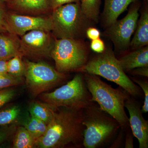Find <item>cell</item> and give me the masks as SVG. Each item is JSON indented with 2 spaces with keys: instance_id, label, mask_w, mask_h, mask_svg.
Segmentation results:
<instances>
[{
  "instance_id": "cell-1",
  "label": "cell",
  "mask_w": 148,
  "mask_h": 148,
  "mask_svg": "<svg viewBox=\"0 0 148 148\" xmlns=\"http://www.w3.org/2000/svg\"><path fill=\"white\" fill-rule=\"evenodd\" d=\"M83 110L60 107L53 109L52 119L46 132L36 140V147L81 148L84 126Z\"/></svg>"
},
{
  "instance_id": "cell-2",
  "label": "cell",
  "mask_w": 148,
  "mask_h": 148,
  "mask_svg": "<svg viewBox=\"0 0 148 148\" xmlns=\"http://www.w3.org/2000/svg\"><path fill=\"white\" fill-rule=\"evenodd\" d=\"M83 74L92 102L98 103L103 111L117 121L124 132L131 129L129 118L125 110V102L130 95L129 93L120 86L118 88H113L98 76Z\"/></svg>"
},
{
  "instance_id": "cell-3",
  "label": "cell",
  "mask_w": 148,
  "mask_h": 148,
  "mask_svg": "<svg viewBox=\"0 0 148 148\" xmlns=\"http://www.w3.org/2000/svg\"><path fill=\"white\" fill-rule=\"evenodd\" d=\"M82 113L83 147H105L114 139L120 129V125L118 121L95 102L83 110Z\"/></svg>"
},
{
  "instance_id": "cell-4",
  "label": "cell",
  "mask_w": 148,
  "mask_h": 148,
  "mask_svg": "<svg viewBox=\"0 0 148 148\" xmlns=\"http://www.w3.org/2000/svg\"><path fill=\"white\" fill-rule=\"evenodd\" d=\"M77 72L103 77L118 85L132 97L142 95L141 88L126 75L111 49H106L103 53L88 61Z\"/></svg>"
},
{
  "instance_id": "cell-5",
  "label": "cell",
  "mask_w": 148,
  "mask_h": 148,
  "mask_svg": "<svg viewBox=\"0 0 148 148\" xmlns=\"http://www.w3.org/2000/svg\"><path fill=\"white\" fill-rule=\"evenodd\" d=\"M38 96L44 103L53 109L64 107L83 110L94 103L81 73L54 91L43 92Z\"/></svg>"
},
{
  "instance_id": "cell-6",
  "label": "cell",
  "mask_w": 148,
  "mask_h": 148,
  "mask_svg": "<svg viewBox=\"0 0 148 148\" xmlns=\"http://www.w3.org/2000/svg\"><path fill=\"white\" fill-rule=\"evenodd\" d=\"M50 16L52 34L56 39H79L86 34L91 21L83 12L80 3L60 6L52 10Z\"/></svg>"
},
{
  "instance_id": "cell-7",
  "label": "cell",
  "mask_w": 148,
  "mask_h": 148,
  "mask_svg": "<svg viewBox=\"0 0 148 148\" xmlns=\"http://www.w3.org/2000/svg\"><path fill=\"white\" fill-rule=\"evenodd\" d=\"M88 50L79 39L55 38L51 53L56 69L60 73L77 71L86 64Z\"/></svg>"
},
{
  "instance_id": "cell-8",
  "label": "cell",
  "mask_w": 148,
  "mask_h": 148,
  "mask_svg": "<svg viewBox=\"0 0 148 148\" xmlns=\"http://www.w3.org/2000/svg\"><path fill=\"white\" fill-rule=\"evenodd\" d=\"M25 83L33 97L52 89L64 82L66 76L44 62L24 60Z\"/></svg>"
},
{
  "instance_id": "cell-9",
  "label": "cell",
  "mask_w": 148,
  "mask_h": 148,
  "mask_svg": "<svg viewBox=\"0 0 148 148\" xmlns=\"http://www.w3.org/2000/svg\"><path fill=\"white\" fill-rule=\"evenodd\" d=\"M55 40L51 32L42 30L30 31L20 38V55L33 60L51 58Z\"/></svg>"
},
{
  "instance_id": "cell-10",
  "label": "cell",
  "mask_w": 148,
  "mask_h": 148,
  "mask_svg": "<svg viewBox=\"0 0 148 148\" xmlns=\"http://www.w3.org/2000/svg\"><path fill=\"white\" fill-rule=\"evenodd\" d=\"M140 5L135 4L121 20L109 27L105 34L113 42L116 50L124 51L129 47L130 39L138 24Z\"/></svg>"
},
{
  "instance_id": "cell-11",
  "label": "cell",
  "mask_w": 148,
  "mask_h": 148,
  "mask_svg": "<svg viewBox=\"0 0 148 148\" xmlns=\"http://www.w3.org/2000/svg\"><path fill=\"white\" fill-rule=\"evenodd\" d=\"M5 20L8 32L21 37L34 30L51 32L52 23L50 15L32 16L12 12H6Z\"/></svg>"
},
{
  "instance_id": "cell-12",
  "label": "cell",
  "mask_w": 148,
  "mask_h": 148,
  "mask_svg": "<svg viewBox=\"0 0 148 148\" xmlns=\"http://www.w3.org/2000/svg\"><path fill=\"white\" fill-rule=\"evenodd\" d=\"M129 112V122L133 135L138 139L139 148H148V121L143 115L140 103L130 95L125 102Z\"/></svg>"
},
{
  "instance_id": "cell-13",
  "label": "cell",
  "mask_w": 148,
  "mask_h": 148,
  "mask_svg": "<svg viewBox=\"0 0 148 148\" xmlns=\"http://www.w3.org/2000/svg\"><path fill=\"white\" fill-rule=\"evenodd\" d=\"M9 4L14 13L29 16H47L52 10L49 0H12Z\"/></svg>"
},
{
  "instance_id": "cell-14",
  "label": "cell",
  "mask_w": 148,
  "mask_h": 148,
  "mask_svg": "<svg viewBox=\"0 0 148 148\" xmlns=\"http://www.w3.org/2000/svg\"><path fill=\"white\" fill-rule=\"evenodd\" d=\"M118 59L125 73L139 67L148 66V46L133 50Z\"/></svg>"
},
{
  "instance_id": "cell-15",
  "label": "cell",
  "mask_w": 148,
  "mask_h": 148,
  "mask_svg": "<svg viewBox=\"0 0 148 148\" xmlns=\"http://www.w3.org/2000/svg\"><path fill=\"white\" fill-rule=\"evenodd\" d=\"M137 0H105L103 15L105 24L110 27L117 21L131 3Z\"/></svg>"
},
{
  "instance_id": "cell-16",
  "label": "cell",
  "mask_w": 148,
  "mask_h": 148,
  "mask_svg": "<svg viewBox=\"0 0 148 148\" xmlns=\"http://www.w3.org/2000/svg\"><path fill=\"white\" fill-rule=\"evenodd\" d=\"M20 38L17 35L7 32L0 33V60H9L20 55Z\"/></svg>"
},
{
  "instance_id": "cell-17",
  "label": "cell",
  "mask_w": 148,
  "mask_h": 148,
  "mask_svg": "<svg viewBox=\"0 0 148 148\" xmlns=\"http://www.w3.org/2000/svg\"><path fill=\"white\" fill-rule=\"evenodd\" d=\"M136 32L129 47L132 50L147 46L148 44V11L146 9L142 12L138 21Z\"/></svg>"
},
{
  "instance_id": "cell-18",
  "label": "cell",
  "mask_w": 148,
  "mask_h": 148,
  "mask_svg": "<svg viewBox=\"0 0 148 148\" xmlns=\"http://www.w3.org/2000/svg\"><path fill=\"white\" fill-rule=\"evenodd\" d=\"M13 148H33L36 147V140L23 126H18L14 133Z\"/></svg>"
},
{
  "instance_id": "cell-19",
  "label": "cell",
  "mask_w": 148,
  "mask_h": 148,
  "mask_svg": "<svg viewBox=\"0 0 148 148\" xmlns=\"http://www.w3.org/2000/svg\"><path fill=\"white\" fill-rule=\"evenodd\" d=\"M53 109L47 104L38 101L30 104L29 112L30 115L48 125L52 119Z\"/></svg>"
},
{
  "instance_id": "cell-20",
  "label": "cell",
  "mask_w": 148,
  "mask_h": 148,
  "mask_svg": "<svg viewBox=\"0 0 148 148\" xmlns=\"http://www.w3.org/2000/svg\"><path fill=\"white\" fill-rule=\"evenodd\" d=\"M21 124L31 133L36 140L44 135L48 125L31 115L23 121Z\"/></svg>"
},
{
  "instance_id": "cell-21",
  "label": "cell",
  "mask_w": 148,
  "mask_h": 148,
  "mask_svg": "<svg viewBox=\"0 0 148 148\" xmlns=\"http://www.w3.org/2000/svg\"><path fill=\"white\" fill-rule=\"evenodd\" d=\"M20 114V107L16 105L0 109V126L16 123Z\"/></svg>"
},
{
  "instance_id": "cell-22",
  "label": "cell",
  "mask_w": 148,
  "mask_h": 148,
  "mask_svg": "<svg viewBox=\"0 0 148 148\" xmlns=\"http://www.w3.org/2000/svg\"><path fill=\"white\" fill-rule=\"evenodd\" d=\"M83 12L90 21L98 22L101 0H80Z\"/></svg>"
},
{
  "instance_id": "cell-23",
  "label": "cell",
  "mask_w": 148,
  "mask_h": 148,
  "mask_svg": "<svg viewBox=\"0 0 148 148\" xmlns=\"http://www.w3.org/2000/svg\"><path fill=\"white\" fill-rule=\"evenodd\" d=\"M23 57L17 55L9 59L8 61V73L14 76L23 77L25 72V64Z\"/></svg>"
},
{
  "instance_id": "cell-24",
  "label": "cell",
  "mask_w": 148,
  "mask_h": 148,
  "mask_svg": "<svg viewBox=\"0 0 148 148\" xmlns=\"http://www.w3.org/2000/svg\"><path fill=\"white\" fill-rule=\"evenodd\" d=\"M23 77L14 76L9 73L0 74V90L24 84Z\"/></svg>"
},
{
  "instance_id": "cell-25",
  "label": "cell",
  "mask_w": 148,
  "mask_h": 148,
  "mask_svg": "<svg viewBox=\"0 0 148 148\" xmlns=\"http://www.w3.org/2000/svg\"><path fill=\"white\" fill-rule=\"evenodd\" d=\"M131 80L133 82L136 83L139 86L142 91L144 93L145 101L144 105L142 107L141 110L143 113H147L148 112V82L147 81L136 78H131Z\"/></svg>"
},
{
  "instance_id": "cell-26",
  "label": "cell",
  "mask_w": 148,
  "mask_h": 148,
  "mask_svg": "<svg viewBox=\"0 0 148 148\" xmlns=\"http://www.w3.org/2000/svg\"><path fill=\"white\" fill-rule=\"evenodd\" d=\"M16 94V90L13 88H8L0 90V109L13 100Z\"/></svg>"
},
{
  "instance_id": "cell-27",
  "label": "cell",
  "mask_w": 148,
  "mask_h": 148,
  "mask_svg": "<svg viewBox=\"0 0 148 148\" xmlns=\"http://www.w3.org/2000/svg\"><path fill=\"white\" fill-rule=\"evenodd\" d=\"M17 127L16 123L6 126H0V145L8 140L14 134Z\"/></svg>"
},
{
  "instance_id": "cell-28",
  "label": "cell",
  "mask_w": 148,
  "mask_h": 148,
  "mask_svg": "<svg viewBox=\"0 0 148 148\" xmlns=\"http://www.w3.org/2000/svg\"><path fill=\"white\" fill-rule=\"evenodd\" d=\"M90 46L93 51L98 53H103L106 49L105 43L100 38L92 40Z\"/></svg>"
},
{
  "instance_id": "cell-29",
  "label": "cell",
  "mask_w": 148,
  "mask_h": 148,
  "mask_svg": "<svg viewBox=\"0 0 148 148\" xmlns=\"http://www.w3.org/2000/svg\"><path fill=\"white\" fill-rule=\"evenodd\" d=\"M52 10L60 6L70 3H80V0H49Z\"/></svg>"
},
{
  "instance_id": "cell-30",
  "label": "cell",
  "mask_w": 148,
  "mask_h": 148,
  "mask_svg": "<svg viewBox=\"0 0 148 148\" xmlns=\"http://www.w3.org/2000/svg\"><path fill=\"white\" fill-rule=\"evenodd\" d=\"M6 12L3 7L0 6V33L8 32L5 20Z\"/></svg>"
},
{
  "instance_id": "cell-31",
  "label": "cell",
  "mask_w": 148,
  "mask_h": 148,
  "mask_svg": "<svg viewBox=\"0 0 148 148\" xmlns=\"http://www.w3.org/2000/svg\"><path fill=\"white\" fill-rule=\"evenodd\" d=\"M86 34L88 39L92 40L100 38L101 34L98 29L90 27L88 28L86 31Z\"/></svg>"
},
{
  "instance_id": "cell-32",
  "label": "cell",
  "mask_w": 148,
  "mask_h": 148,
  "mask_svg": "<svg viewBox=\"0 0 148 148\" xmlns=\"http://www.w3.org/2000/svg\"><path fill=\"white\" fill-rule=\"evenodd\" d=\"M131 73L133 75L140 76L148 77V66L139 67L133 69L130 71Z\"/></svg>"
},
{
  "instance_id": "cell-33",
  "label": "cell",
  "mask_w": 148,
  "mask_h": 148,
  "mask_svg": "<svg viewBox=\"0 0 148 148\" xmlns=\"http://www.w3.org/2000/svg\"><path fill=\"white\" fill-rule=\"evenodd\" d=\"M125 148L134 147L133 146V135L131 130H129L125 131Z\"/></svg>"
},
{
  "instance_id": "cell-34",
  "label": "cell",
  "mask_w": 148,
  "mask_h": 148,
  "mask_svg": "<svg viewBox=\"0 0 148 148\" xmlns=\"http://www.w3.org/2000/svg\"><path fill=\"white\" fill-rule=\"evenodd\" d=\"M7 59L0 60V74H5L8 73V61Z\"/></svg>"
},
{
  "instance_id": "cell-35",
  "label": "cell",
  "mask_w": 148,
  "mask_h": 148,
  "mask_svg": "<svg viewBox=\"0 0 148 148\" xmlns=\"http://www.w3.org/2000/svg\"><path fill=\"white\" fill-rule=\"evenodd\" d=\"M8 1V0H0V6L3 7L4 3Z\"/></svg>"
}]
</instances>
